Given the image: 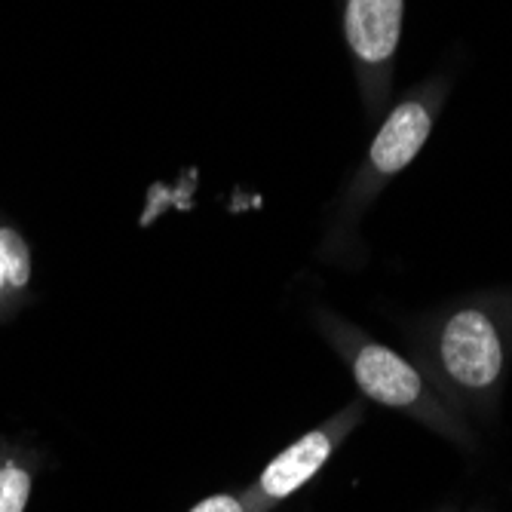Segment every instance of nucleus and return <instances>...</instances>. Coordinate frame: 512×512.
<instances>
[{"mask_svg": "<svg viewBox=\"0 0 512 512\" xmlns=\"http://www.w3.org/2000/svg\"><path fill=\"white\" fill-rule=\"evenodd\" d=\"M356 384L362 387L368 399H375L381 405H393V408L411 405L421 396V378H417V371L387 347H365L356 356Z\"/></svg>", "mask_w": 512, "mask_h": 512, "instance_id": "obj_3", "label": "nucleus"}, {"mask_svg": "<svg viewBox=\"0 0 512 512\" xmlns=\"http://www.w3.org/2000/svg\"><path fill=\"white\" fill-rule=\"evenodd\" d=\"M427 135H430V114L417 102H405L387 117L384 129L378 132L375 145H371V163H375V169L393 175L417 157V151L427 142Z\"/></svg>", "mask_w": 512, "mask_h": 512, "instance_id": "obj_4", "label": "nucleus"}, {"mask_svg": "<svg viewBox=\"0 0 512 512\" xmlns=\"http://www.w3.org/2000/svg\"><path fill=\"white\" fill-rule=\"evenodd\" d=\"M402 31V0H350L347 40L362 62H384L393 56Z\"/></svg>", "mask_w": 512, "mask_h": 512, "instance_id": "obj_2", "label": "nucleus"}, {"mask_svg": "<svg viewBox=\"0 0 512 512\" xmlns=\"http://www.w3.org/2000/svg\"><path fill=\"white\" fill-rule=\"evenodd\" d=\"M442 362L451 378L467 387H488L497 381L503 353L491 319L479 310H460L442 332Z\"/></svg>", "mask_w": 512, "mask_h": 512, "instance_id": "obj_1", "label": "nucleus"}, {"mask_svg": "<svg viewBox=\"0 0 512 512\" xmlns=\"http://www.w3.org/2000/svg\"><path fill=\"white\" fill-rule=\"evenodd\" d=\"M329 454H332L329 436H325V433H307L304 439H298L292 448H286L261 473V491L270 500L289 497L307 479H313V473H319V467H322L325 460H329Z\"/></svg>", "mask_w": 512, "mask_h": 512, "instance_id": "obj_5", "label": "nucleus"}, {"mask_svg": "<svg viewBox=\"0 0 512 512\" xmlns=\"http://www.w3.org/2000/svg\"><path fill=\"white\" fill-rule=\"evenodd\" d=\"M28 273H31L28 246L13 234V230H0V289L25 286Z\"/></svg>", "mask_w": 512, "mask_h": 512, "instance_id": "obj_6", "label": "nucleus"}, {"mask_svg": "<svg viewBox=\"0 0 512 512\" xmlns=\"http://www.w3.org/2000/svg\"><path fill=\"white\" fill-rule=\"evenodd\" d=\"M31 494V476L19 467H4L0 470V512H25Z\"/></svg>", "mask_w": 512, "mask_h": 512, "instance_id": "obj_7", "label": "nucleus"}, {"mask_svg": "<svg viewBox=\"0 0 512 512\" xmlns=\"http://www.w3.org/2000/svg\"><path fill=\"white\" fill-rule=\"evenodd\" d=\"M191 512H246L234 497H209V500H203V503H197Z\"/></svg>", "mask_w": 512, "mask_h": 512, "instance_id": "obj_8", "label": "nucleus"}]
</instances>
